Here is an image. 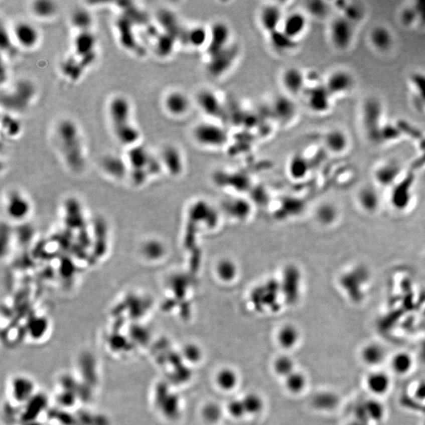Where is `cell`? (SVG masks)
Instances as JSON below:
<instances>
[{
    "label": "cell",
    "mask_w": 425,
    "mask_h": 425,
    "mask_svg": "<svg viewBox=\"0 0 425 425\" xmlns=\"http://www.w3.org/2000/svg\"><path fill=\"white\" fill-rule=\"evenodd\" d=\"M72 24L79 33L90 32L92 25V18L88 11L79 9L73 12L71 18Z\"/></svg>",
    "instance_id": "34"
},
{
    "label": "cell",
    "mask_w": 425,
    "mask_h": 425,
    "mask_svg": "<svg viewBox=\"0 0 425 425\" xmlns=\"http://www.w3.org/2000/svg\"><path fill=\"white\" fill-rule=\"evenodd\" d=\"M228 412L232 416L235 418H241L246 414L244 405L242 400L235 399L231 401L228 406Z\"/></svg>",
    "instance_id": "45"
},
{
    "label": "cell",
    "mask_w": 425,
    "mask_h": 425,
    "mask_svg": "<svg viewBox=\"0 0 425 425\" xmlns=\"http://www.w3.org/2000/svg\"><path fill=\"white\" fill-rule=\"evenodd\" d=\"M412 81L422 102H425V75L420 73H415L414 75L412 76Z\"/></svg>",
    "instance_id": "46"
},
{
    "label": "cell",
    "mask_w": 425,
    "mask_h": 425,
    "mask_svg": "<svg viewBox=\"0 0 425 425\" xmlns=\"http://www.w3.org/2000/svg\"><path fill=\"white\" fill-rule=\"evenodd\" d=\"M163 106L170 115L180 117L189 112L192 102L189 96L184 91L173 90L164 97Z\"/></svg>",
    "instance_id": "9"
},
{
    "label": "cell",
    "mask_w": 425,
    "mask_h": 425,
    "mask_svg": "<svg viewBox=\"0 0 425 425\" xmlns=\"http://www.w3.org/2000/svg\"><path fill=\"white\" fill-rule=\"evenodd\" d=\"M244 405L246 414H257L263 409V401L259 396L255 394H249L242 399Z\"/></svg>",
    "instance_id": "41"
},
{
    "label": "cell",
    "mask_w": 425,
    "mask_h": 425,
    "mask_svg": "<svg viewBox=\"0 0 425 425\" xmlns=\"http://www.w3.org/2000/svg\"><path fill=\"white\" fill-rule=\"evenodd\" d=\"M420 352V358H421V360H423V361L425 362V342L421 344Z\"/></svg>",
    "instance_id": "50"
},
{
    "label": "cell",
    "mask_w": 425,
    "mask_h": 425,
    "mask_svg": "<svg viewBox=\"0 0 425 425\" xmlns=\"http://www.w3.org/2000/svg\"><path fill=\"white\" fill-rule=\"evenodd\" d=\"M418 14L416 8L405 9L401 14V21L405 25H411L417 19Z\"/></svg>",
    "instance_id": "49"
},
{
    "label": "cell",
    "mask_w": 425,
    "mask_h": 425,
    "mask_svg": "<svg viewBox=\"0 0 425 425\" xmlns=\"http://www.w3.org/2000/svg\"><path fill=\"white\" fill-rule=\"evenodd\" d=\"M238 273L236 264L230 259L220 260L216 266L217 277L224 282L234 280Z\"/></svg>",
    "instance_id": "32"
},
{
    "label": "cell",
    "mask_w": 425,
    "mask_h": 425,
    "mask_svg": "<svg viewBox=\"0 0 425 425\" xmlns=\"http://www.w3.org/2000/svg\"><path fill=\"white\" fill-rule=\"evenodd\" d=\"M308 14L316 19H323L326 17L329 12V7L328 4L324 1H318V0H313L308 1L306 5Z\"/></svg>",
    "instance_id": "40"
},
{
    "label": "cell",
    "mask_w": 425,
    "mask_h": 425,
    "mask_svg": "<svg viewBox=\"0 0 425 425\" xmlns=\"http://www.w3.org/2000/svg\"><path fill=\"white\" fill-rule=\"evenodd\" d=\"M161 160L165 168L172 175H179L184 170L182 153L174 145H167L163 148Z\"/></svg>",
    "instance_id": "18"
},
{
    "label": "cell",
    "mask_w": 425,
    "mask_h": 425,
    "mask_svg": "<svg viewBox=\"0 0 425 425\" xmlns=\"http://www.w3.org/2000/svg\"><path fill=\"white\" fill-rule=\"evenodd\" d=\"M339 213L334 205L324 203L318 207L316 211V217L321 224L325 225H332L337 219Z\"/></svg>",
    "instance_id": "35"
},
{
    "label": "cell",
    "mask_w": 425,
    "mask_h": 425,
    "mask_svg": "<svg viewBox=\"0 0 425 425\" xmlns=\"http://www.w3.org/2000/svg\"><path fill=\"white\" fill-rule=\"evenodd\" d=\"M57 144L68 168L74 173L81 171L85 166L84 140L78 125L73 120L64 119L56 127Z\"/></svg>",
    "instance_id": "1"
},
{
    "label": "cell",
    "mask_w": 425,
    "mask_h": 425,
    "mask_svg": "<svg viewBox=\"0 0 425 425\" xmlns=\"http://www.w3.org/2000/svg\"><path fill=\"white\" fill-rule=\"evenodd\" d=\"M369 40L375 49L382 52L389 51L394 41L391 32L382 26H376L371 30Z\"/></svg>",
    "instance_id": "23"
},
{
    "label": "cell",
    "mask_w": 425,
    "mask_h": 425,
    "mask_svg": "<svg viewBox=\"0 0 425 425\" xmlns=\"http://www.w3.org/2000/svg\"><path fill=\"white\" fill-rule=\"evenodd\" d=\"M184 354L185 358L192 362H197L202 357L200 349L195 345H188V347H185Z\"/></svg>",
    "instance_id": "48"
},
{
    "label": "cell",
    "mask_w": 425,
    "mask_h": 425,
    "mask_svg": "<svg viewBox=\"0 0 425 425\" xmlns=\"http://www.w3.org/2000/svg\"><path fill=\"white\" fill-rule=\"evenodd\" d=\"M354 84V77L348 71L337 70L328 76L324 84L332 96H336L349 92L352 89Z\"/></svg>",
    "instance_id": "12"
},
{
    "label": "cell",
    "mask_w": 425,
    "mask_h": 425,
    "mask_svg": "<svg viewBox=\"0 0 425 425\" xmlns=\"http://www.w3.org/2000/svg\"><path fill=\"white\" fill-rule=\"evenodd\" d=\"M209 42L206 46L209 57L214 56L229 47L232 33L225 22H214L209 29Z\"/></svg>",
    "instance_id": "7"
},
{
    "label": "cell",
    "mask_w": 425,
    "mask_h": 425,
    "mask_svg": "<svg viewBox=\"0 0 425 425\" xmlns=\"http://www.w3.org/2000/svg\"><path fill=\"white\" fill-rule=\"evenodd\" d=\"M413 358L408 352L396 353L390 360V368L398 376H405L412 370Z\"/></svg>",
    "instance_id": "24"
},
{
    "label": "cell",
    "mask_w": 425,
    "mask_h": 425,
    "mask_svg": "<svg viewBox=\"0 0 425 425\" xmlns=\"http://www.w3.org/2000/svg\"><path fill=\"white\" fill-rule=\"evenodd\" d=\"M400 173V167L396 163H385L376 172V178L382 185H390L397 178Z\"/></svg>",
    "instance_id": "30"
},
{
    "label": "cell",
    "mask_w": 425,
    "mask_h": 425,
    "mask_svg": "<svg viewBox=\"0 0 425 425\" xmlns=\"http://www.w3.org/2000/svg\"><path fill=\"white\" fill-rule=\"evenodd\" d=\"M289 171L292 178L302 179L308 174V161L301 154H296L289 162Z\"/></svg>",
    "instance_id": "29"
},
{
    "label": "cell",
    "mask_w": 425,
    "mask_h": 425,
    "mask_svg": "<svg viewBox=\"0 0 425 425\" xmlns=\"http://www.w3.org/2000/svg\"><path fill=\"white\" fill-rule=\"evenodd\" d=\"M271 109L275 118L284 124H288L294 120L298 113L296 101L288 94H279L274 97Z\"/></svg>",
    "instance_id": "10"
},
{
    "label": "cell",
    "mask_w": 425,
    "mask_h": 425,
    "mask_svg": "<svg viewBox=\"0 0 425 425\" xmlns=\"http://www.w3.org/2000/svg\"><path fill=\"white\" fill-rule=\"evenodd\" d=\"M358 203L363 210L368 212H373L379 206V197L374 189L365 188L358 193Z\"/></svg>",
    "instance_id": "33"
},
{
    "label": "cell",
    "mask_w": 425,
    "mask_h": 425,
    "mask_svg": "<svg viewBox=\"0 0 425 425\" xmlns=\"http://www.w3.org/2000/svg\"><path fill=\"white\" fill-rule=\"evenodd\" d=\"M307 21L305 14L300 11H295L287 15L282 23L281 30L292 40H296L298 37L303 35L307 30Z\"/></svg>",
    "instance_id": "17"
},
{
    "label": "cell",
    "mask_w": 425,
    "mask_h": 425,
    "mask_svg": "<svg viewBox=\"0 0 425 425\" xmlns=\"http://www.w3.org/2000/svg\"><path fill=\"white\" fill-rule=\"evenodd\" d=\"M343 11H344L343 16L347 18L352 23L357 22V21H359L361 16H362V12H361V10L355 5L347 6L343 8Z\"/></svg>",
    "instance_id": "47"
},
{
    "label": "cell",
    "mask_w": 425,
    "mask_h": 425,
    "mask_svg": "<svg viewBox=\"0 0 425 425\" xmlns=\"http://www.w3.org/2000/svg\"><path fill=\"white\" fill-rule=\"evenodd\" d=\"M31 9L33 15L39 19H48L56 15L58 6L53 1L39 0L33 3Z\"/></svg>",
    "instance_id": "31"
},
{
    "label": "cell",
    "mask_w": 425,
    "mask_h": 425,
    "mask_svg": "<svg viewBox=\"0 0 425 425\" xmlns=\"http://www.w3.org/2000/svg\"><path fill=\"white\" fill-rule=\"evenodd\" d=\"M34 383L30 379L24 376H18L12 380L11 391L13 398L20 403H23L33 398Z\"/></svg>",
    "instance_id": "21"
},
{
    "label": "cell",
    "mask_w": 425,
    "mask_h": 425,
    "mask_svg": "<svg viewBox=\"0 0 425 425\" xmlns=\"http://www.w3.org/2000/svg\"><path fill=\"white\" fill-rule=\"evenodd\" d=\"M365 386L373 395H384L390 389L391 380L386 372L375 371L370 372L365 378Z\"/></svg>",
    "instance_id": "19"
},
{
    "label": "cell",
    "mask_w": 425,
    "mask_h": 425,
    "mask_svg": "<svg viewBox=\"0 0 425 425\" xmlns=\"http://www.w3.org/2000/svg\"><path fill=\"white\" fill-rule=\"evenodd\" d=\"M299 340L300 332L294 325H285L278 332L277 340L283 348L291 349L294 347Z\"/></svg>",
    "instance_id": "28"
},
{
    "label": "cell",
    "mask_w": 425,
    "mask_h": 425,
    "mask_svg": "<svg viewBox=\"0 0 425 425\" xmlns=\"http://www.w3.org/2000/svg\"><path fill=\"white\" fill-rule=\"evenodd\" d=\"M332 95L325 84L315 85L307 91L308 107L315 113H325L330 110Z\"/></svg>",
    "instance_id": "11"
},
{
    "label": "cell",
    "mask_w": 425,
    "mask_h": 425,
    "mask_svg": "<svg viewBox=\"0 0 425 425\" xmlns=\"http://www.w3.org/2000/svg\"><path fill=\"white\" fill-rule=\"evenodd\" d=\"M387 357L386 350L381 344L377 343H368L364 346L360 353L361 361L367 366H380Z\"/></svg>",
    "instance_id": "20"
},
{
    "label": "cell",
    "mask_w": 425,
    "mask_h": 425,
    "mask_svg": "<svg viewBox=\"0 0 425 425\" xmlns=\"http://www.w3.org/2000/svg\"><path fill=\"white\" fill-rule=\"evenodd\" d=\"M107 112L113 135L118 142L130 148L137 145L140 134L132 122L129 100L124 95H115L109 102Z\"/></svg>",
    "instance_id": "2"
},
{
    "label": "cell",
    "mask_w": 425,
    "mask_h": 425,
    "mask_svg": "<svg viewBox=\"0 0 425 425\" xmlns=\"http://www.w3.org/2000/svg\"><path fill=\"white\" fill-rule=\"evenodd\" d=\"M324 143L329 152L341 154L348 148L349 139L344 131L335 128L327 131L324 136Z\"/></svg>",
    "instance_id": "22"
},
{
    "label": "cell",
    "mask_w": 425,
    "mask_h": 425,
    "mask_svg": "<svg viewBox=\"0 0 425 425\" xmlns=\"http://www.w3.org/2000/svg\"><path fill=\"white\" fill-rule=\"evenodd\" d=\"M400 135H401V131L397 127L393 125L382 126L381 132H380L381 142L397 139Z\"/></svg>",
    "instance_id": "44"
},
{
    "label": "cell",
    "mask_w": 425,
    "mask_h": 425,
    "mask_svg": "<svg viewBox=\"0 0 425 425\" xmlns=\"http://www.w3.org/2000/svg\"><path fill=\"white\" fill-rule=\"evenodd\" d=\"M284 19L283 11L279 6L268 4L264 6L260 11V25L268 35L279 30Z\"/></svg>",
    "instance_id": "15"
},
{
    "label": "cell",
    "mask_w": 425,
    "mask_h": 425,
    "mask_svg": "<svg viewBox=\"0 0 425 425\" xmlns=\"http://www.w3.org/2000/svg\"><path fill=\"white\" fill-rule=\"evenodd\" d=\"M196 102L200 110L211 117H220L223 115V106L217 94L208 88L201 89L196 94Z\"/></svg>",
    "instance_id": "13"
},
{
    "label": "cell",
    "mask_w": 425,
    "mask_h": 425,
    "mask_svg": "<svg viewBox=\"0 0 425 425\" xmlns=\"http://www.w3.org/2000/svg\"><path fill=\"white\" fill-rule=\"evenodd\" d=\"M340 398L332 391H323L314 396L313 405L320 410L329 411L336 409L340 404Z\"/></svg>",
    "instance_id": "26"
},
{
    "label": "cell",
    "mask_w": 425,
    "mask_h": 425,
    "mask_svg": "<svg viewBox=\"0 0 425 425\" xmlns=\"http://www.w3.org/2000/svg\"><path fill=\"white\" fill-rule=\"evenodd\" d=\"M4 203L6 214L12 221H23L31 214L33 208L31 201L21 191H10L7 194Z\"/></svg>",
    "instance_id": "6"
},
{
    "label": "cell",
    "mask_w": 425,
    "mask_h": 425,
    "mask_svg": "<svg viewBox=\"0 0 425 425\" xmlns=\"http://www.w3.org/2000/svg\"><path fill=\"white\" fill-rule=\"evenodd\" d=\"M237 56V51L232 47H228L220 53L210 57L208 70L214 77L221 75L228 71L233 65Z\"/></svg>",
    "instance_id": "16"
},
{
    "label": "cell",
    "mask_w": 425,
    "mask_h": 425,
    "mask_svg": "<svg viewBox=\"0 0 425 425\" xmlns=\"http://www.w3.org/2000/svg\"><path fill=\"white\" fill-rule=\"evenodd\" d=\"M273 368L279 376L287 377L295 371L294 361L289 357L281 356L275 359Z\"/></svg>",
    "instance_id": "39"
},
{
    "label": "cell",
    "mask_w": 425,
    "mask_h": 425,
    "mask_svg": "<svg viewBox=\"0 0 425 425\" xmlns=\"http://www.w3.org/2000/svg\"><path fill=\"white\" fill-rule=\"evenodd\" d=\"M368 423L369 421L380 422L385 416V407L380 401L376 399H369L361 403Z\"/></svg>",
    "instance_id": "27"
},
{
    "label": "cell",
    "mask_w": 425,
    "mask_h": 425,
    "mask_svg": "<svg viewBox=\"0 0 425 425\" xmlns=\"http://www.w3.org/2000/svg\"><path fill=\"white\" fill-rule=\"evenodd\" d=\"M195 142L206 148H217L225 146L228 140L226 130L222 126L213 122L196 124L192 131Z\"/></svg>",
    "instance_id": "4"
},
{
    "label": "cell",
    "mask_w": 425,
    "mask_h": 425,
    "mask_svg": "<svg viewBox=\"0 0 425 425\" xmlns=\"http://www.w3.org/2000/svg\"><path fill=\"white\" fill-rule=\"evenodd\" d=\"M209 29L203 26H195L185 33V40L191 47L201 48L209 42Z\"/></svg>",
    "instance_id": "25"
},
{
    "label": "cell",
    "mask_w": 425,
    "mask_h": 425,
    "mask_svg": "<svg viewBox=\"0 0 425 425\" xmlns=\"http://www.w3.org/2000/svg\"><path fill=\"white\" fill-rule=\"evenodd\" d=\"M285 385L291 392L299 394L304 390L307 386V378L302 372H294L285 377Z\"/></svg>",
    "instance_id": "38"
},
{
    "label": "cell",
    "mask_w": 425,
    "mask_h": 425,
    "mask_svg": "<svg viewBox=\"0 0 425 425\" xmlns=\"http://www.w3.org/2000/svg\"><path fill=\"white\" fill-rule=\"evenodd\" d=\"M12 34L15 42L24 49H33L40 42V32L38 29L30 22H18L14 26Z\"/></svg>",
    "instance_id": "8"
},
{
    "label": "cell",
    "mask_w": 425,
    "mask_h": 425,
    "mask_svg": "<svg viewBox=\"0 0 425 425\" xmlns=\"http://www.w3.org/2000/svg\"><path fill=\"white\" fill-rule=\"evenodd\" d=\"M3 128H5L8 135L14 136L20 131V123L16 119L11 118L10 116L6 115L5 118L3 117Z\"/></svg>",
    "instance_id": "42"
},
{
    "label": "cell",
    "mask_w": 425,
    "mask_h": 425,
    "mask_svg": "<svg viewBox=\"0 0 425 425\" xmlns=\"http://www.w3.org/2000/svg\"><path fill=\"white\" fill-rule=\"evenodd\" d=\"M216 381L222 390L228 391L236 387L239 378L236 372L232 369H223L217 373Z\"/></svg>",
    "instance_id": "37"
},
{
    "label": "cell",
    "mask_w": 425,
    "mask_h": 425,
    "mask_svg": "<svg viewBox=\"0 0 425 425\" xmlns=\"http://www.w3.org/2000/svg\"><path fill=\"white\" fill-rule=\"evenodd\" d=\"M281 84L288 95L296 96L301 94L306 87V76L303 70L297 67H289L281 75Z\"/></svg>",
    "instance_id": "14"
},
{
    "label": "cell",
    "mask_w": 425,
    "mask_h": 425,
    "mask_svg": "<svg viewBox=\"0 0 425 425\" xmlns=\"http://www.w3.org/2000/svg\"><path fill=\"white\" fill-rule=\"evenodd\" d=\"M383 106L375 98H369L364 102L361 109V119L367 136L372 142H381V120Z\"/></svg>",
    "instance_id": "3"
},
{
    "label": "cell",
    "mask_w": 425,
    "mask_h": 425,
    "mask_svg": "<svg viewBox=\"0 0 425 425\" xmlns=\"http://www.w3.org/2000/svg\"><path fill=\"white\" fill-rule=\"evenodd\" d=\"M354 34V23L343 15L336 17L331 22L329 37L332 45L336 49L340 51L347 49L352 44Z\"/></svg>",
    "instance_id": "5"
},
{
    "label": "cell",
    "mask_w": 425,
    "mask_h": 425,
    "mask_svg": "<svg viewBox=\"0 0 425 425\" xmlns=\"http://www.w3.org/2000/svg\"><path fill=\"white\" fill-rule=\"evenodd\" d=\"M269 37L271 44L277 51H289L296 47V40L288 37L281 30L271 33Z\"/></svg>",
    "instance_id": "36"
},
{
    "label": "cell",
    "mask_w": 425,
    "mask_h": 425,
    "mask_svg": "<svg viewBox=\"0 0 425 425\" xmlns=\"http://www.w3.org/2000/svg\"><path fill=\"white\" fill-rule=\"evenodd\" d=\"M347 425H365L364 423H361V422L358 421V420H354V421L350 422V423H347Z\"/></svg>",
    "instance_id": "51"
},
{
    "label": "cell",
    "mask_w": 425,
    "mask_h": 425,
    "mask_svg": "<svg viewBox=\"0 0 425 425\" xmlns=\"http://www.w3.org/2000/svg\"><path fill=\"white\" fill-rule=\"evenodd\" d=\"M203 413L206 420L209 422H216L221 417V410L220 407L216 404H210L205 407Z\"/></svg>",
    "instance_id": "43"
}]
</instances>
